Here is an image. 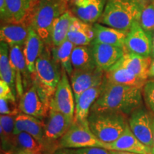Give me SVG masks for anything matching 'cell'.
<instances>
[{
  "label": "cell",
  "instance_id": "1",
  "mask_svg": "<svg viewBox=\"0 0 154 154\" xmlns=\"http://www.w3.org/2000/svg\"><path fill=\"white\" fill-rule=\"evenodd\" d=\"M143 88L113 84L103 79V89L90 111H113L129 116L140 106Z\"/></svg>",
  "mask_w": 154,
  "mask_h": 154
},
{
  "label": "cell",
  "instance_id": "2",
  "mask_svg": "<svg viewBox=\"0 0 154 154\" xmlns=\"http://www.w3.org/2000/svg\"><path fill=\"white\" fill-rule=\"evenodd\" d=\"M67 10V0H37L34 2L28 23L46 46H52L51 32L54 23Z\"/></svg>",
  "mask_w": 154,
  "mask_h": 154
},
{
  "label": "cell",
  "instance_id": "3",
  "mask_svg": "<svg viewBox=\"0 0 154 154\" xmlns=\"http://www.w3.org/2000/svg\"><path fill=\"white\" fill-rule=\"evenodd\" d=\"M50 47L45 46L35 63V72L32 76V83L37 88L42 99L49 105L61 79L63 68L54 59Z\"/></svg>",
  "mask_w": 154,
  "mask_h": 154
},
{
  "label": "cell",
  "instance_id": "4",
  "mask_svg": "<svg viewBox=\"0 0 154 154\" xmlns=\"http://www.w3.org/2000/svg\"><path fill=\"white\" fill-rule=\"evenodd\" d=\"M88 127L100 140L111 143L118 139L128 126V116L113 111H90Z\"/></svg>",
  "mask_w": 154,
  "mask_h": 154
},
{
  "label": "cell",
  "instance_id": "5",
  "mask_svg": "<svg viewBox=\"0 0 154 154\" xmlns=\"http://www.w3.org/2000/svg\"><path fill=\"white\" fill-rule=\"evenodd\" d=\"M142 7L136 0H108L100 24L121 30L128 31L138 22Z\"/></svg>",
  "mask_w": 154,
  "mask_h": 154
},
{
  "label": "cell",
  "instance_id": "6",
  "mask_svg": "<svg viewBox=\"0 0 154 154\" xmlns=\"http://www.w3.org/2000/svg\"><path fill=\"white\" fill-rule=\"evenodd\" d=\"M59 149H78L90 147L105 149L106 143L100 140L88 126L74 122L66 134L59 139Z\"/></svg>",
  "mask_w": 154,
  "mask_h": 154
},
{
  "label": "cell",
  "instance_id": "7",
  "mask_svg": "<svg viewBox=\"0 0 154 154\" xmlns=\"http://www.w3.org/2000/svg\"><path fill=\"white\" fill-rule=\"evenodd\" d=\"M68 74L63 69L61 79L49 103L50 109L62 113L69 119L74 121L75 99L74 92L69 80Z\"/></svg>",
  "mask_w": 154,
  "mask_h": 154
},
{
  "label": "cell",
  "instance_id": "8",
  "mask_svg": "<svg viewBox=\"0 0 154 154\" xmlns=\"http://www.w3.org/2000/svg\"><path fill=\"white\" fill-rule=\"evenodd\" d=\"M153 118L149 110L143 105L129 115L128 126L134 136L148 147L153 145Z\"/></svg>",
  "mask_w": 154,
  "mask_h": 154
},
{
  "label": "cell",
  "instance_id": "9",
  "mask_svg": "<svg viewBox=\"0 0 154 154\" xmlns=\"http://www.w3.org/2000/svg\"><path fill=\"white\" fill-rule=\"evenodd\" d=\"M23 46L14 45L9 47L10 62L15 76L17 97L19 99L32 84V74L26 65L23 53Z\"/></svg>",
  "mask_w": 154,
  "mask_h": 154
},
{
  "label": "cell",
  "instance_id": "10",
  "mask_svg": "<svg viewBox=\"0 0 154 154\" xmlns=\"http://www.w3.org/2000/svg\"><path fill=\"white\" fill-rule=\"evenodd\" d=\"M108 0H67L68 10L80 20L94 24L99 22Z\"/></svg>",
  "mask_w": 154,
  "mask_h": 154
},
{
  "label": "cell",
  "instance_id": "11",
  "mask_svg": "<svg viewBox=\"0 0 154 154\" xmlns=\"http://www.w3.org/2000/svg\"><path fill=\"white\" fill-rule=\"evenodd\" d=\"M18 107L20 112L42 121L47 118L50 111L49 105L42 99L33 83L19 98Z\"/></svg>",
  "mask_w": 154,
  "mask_h": 154
},
{
  "label": "cell",
  "instance_id": "12",
  "mask_svg": "<svg viewBox=\"0 0 154 154\" xmlns=\"http://www.w3.org/2000/svg\"><path fill=\"white\" fill-rule=\"evenodd\" d=\"M104 74L105 72L97 66L91 69L74 70L70 79L75 101L83 92L101 84L104 79Z\"/></svg>",
  "mask_w": 154,
  "mask_h": 154
},
{
  "label": "cell",
  "instance_id": "13",
  "mask_svg": "<svg viewBox=\"0 0 154 154\" xmlns=\"http://www.w3.org/2000/svg\"><path fill=\"white\" fill-rule=\"evenodd\" d=\"M124 48L126 52L151 57V34L147 33L139 22H134L127 34Z\"/></svg>",
  "mask_w": 154,
  "mask_h": 154
},
{
  "label": "cell",
  "instance_id": "14",
  "mask_svg": "<svg viewBox=\"0 0 154 154\" xmlns=\"http://www.w3.org/2000/svg\"><path fill=\"white\" fill-rule=\"evenodd\" d=\"M91 46L96 66L106 72L116 63L126 52L124 48L109 44L92 42Z\"/></svg>",
  "mask_w": 154,
  "mask_h": 154
},
{
  "label": "cell",
  "instance_id": "15",
  "mask_svg": "<svg viewBox=\"0 0 154 154\" xmlns=\"http://www.w3.org/2000/svg\"><path fill=\"white\" fill-rule=\"evenodd\" d=\"M103 89V81L101 84L88 88L81 94L75 101V112L74 122L88 126V117L92 106Z\"/></svg>",
  "mask_w": 154,
  "mask_h": 154
},
{
  "label": "cell",
  "instance_id": "16",
  "mask_svg": "<svg viewBox=\"0 0 154 154\" xmlns=\"http://www.w3.org/2000/svg\"><path fill=\"white\" fill-rule=\"evenodd\" d=\"M74 121L59 111L50 109L44 122V140L54 141L60 139L69 129Z\"/></svg>",
  "mask_w": 154,
  "mask_h": 154
},
{
  "label": "cell",
  "instance_id": "17",
  "mask_svg": "<svg viewBox=\"0 0 154 154\" xmlns=\"http://www.w3.org/2000/svg\"><path fill=\"white\" fill-rule=\"evenodd\" d=\"M106 149L111 151H126L138 154H152L151 149L140 141L131 131L129 126L119 136L118 139L111 143H106Z\"/></svg>",
  "mask_w": 154,
  "mask_h": 154
},
{
  "label": "cell",
  "instance_id": "18",
  "mask_svg": "<svg viewBox=\"0 0 154 154\" xmlns=\"http://www.w3.org/2000/svg\"><path fill=\"white\" fill-rule=\"evenodd\" d=\"M45 46L43 40L36 33V31L32 26L29 25L28 35L23 46V53L26 59L28 69L32 76L35 72L36 61L41 55Z\"/></svg>",
  "mask_w": 154,
  "mask_h": 154
},
{
  "label": "cell",
  "instance_id": "19",
  "mask_svg": "<svg viewBox=\"0 0 154 154\" xmlns=\"http://www.w3.org/2000/svg\"><path fill=\"white\" fill-rule=\"evenodd\" d=\"M22 131L32 135L43 145L44 141V122L43 121L20 112L15 117L14 135Z\"/></svg>",
  "mask_w": 154,
  "mask_h": 154
},
{
  "label": "cell",
  "instance_id": "20",
  "mask_svg": "<svg viewBox=\"0 0 154 154\" xmlns=\"http://www.w3.org/2000/svg\"><path fill=\"white\" fill-rule=\"evenodd\" d=\"M93 27L95 34L94 42L124 48L128 31L118 29L97 22L93 24Z\"/></svg>",
  "mask_w": 154,
  "mask_h": 154
},
{
  "label": "cell",
  "instance_id": "21",
  "mask_svg": "<svg viewBox=\"0 0 154 154\" xmlns=\"http://www.w3.org/2000/svg\"><path fill=\"white\" fill-rule=\"evenodd\" d=\"M95 38L93 24L74 17L67 39L75 46L90 45Z\"/></svg>",
  "mask_w": 154,
  "mask_h": 154
},
{
  "label": "cell",
  "instance_id": "22",
  "mask_svg": "<svg viewBox=\"0 0 154 154\" xmlns=\"http://www.w3.org/2000/svg\"><path fill=\"white\" fill-rule=\"evenodd\" d=\"M151 59V57H146L134 53L126 52L115 65L128 69L140 79L147 81L149 78L148 71Z\"/></svg>",
  "mask_w": 154,
  "mask_h": 154
},
{
  "label": "cell",
  "instance_id": "23",
  "mask_svg": "<svg viewBox=\"0 0 154 154\" xmlns=\"http://www.w3.org/2000/svg\"><path fill=\"white\" fill-rule=\"evenodd\" d=\"M29 23H12L2 24L0 29V40L9 47L14 45L23 46L28 35Z\"/></svg>",
  "mask_w": 154,
  "mask_h": 154
},
{
  "label": "cell",
  "instance_id": "24",
  "mask_svg": "<svg viewBox=\"0 0 154 154\" xmlns=\"http://www.w3.org/2000/svg\"><path fill=\"white\" fill-rule=\"evenodd\" d=\"M104 78L107 82L121 85L143 88L146 81L141 79L130 70L114 65L105 72Z\"/></svg>",
  "mask_w": 154,
  "mask_h": 154
},
{
  "label": "cell",
  "instance_id": "25",
  "mask_svg": "<svg viewBox=\"0 0 154 154\" xmlns=\"http://www.w3.org/2000/svg\"><path fill=\"white\" fill-rule=\"evenodd\" d=\"M75 45L68 39L59 46H51L50 48L51 56L55 61L61 64L62 68L66 71V74L70 77L72 76L74 68L72 64L71 57Z\"/></svg>",
  "mask_w": 154,
  "mask_h": 154
},
{
  "label": "cell",
  "instance_id": "26",
  "mask_svg": "<svg viewBox=\"0 0 154 154\" xmlns=\"http://www.w3.org/2000/svg\"><path fill=\"white\" fill-rule=\"evenodd\" d=\"M0 77L10 86L13 93L17 96L15 76L10 62L9 46L5 42H0Z\"/></svg>",
  "mask_w": 154,
  "mask_h": 154
},
{
  "label": "cell",
  "instance_id": "27",
  "mask_svg": "<svg viewBox=\"0 0 154 154\" xmlns=\"http://www.w3.org/2000/svg\"><path fill=\"white\" fill-rule=\"evenodd\" d=\"M73 16L69 10L55 20L51 32L52 46H59L67 39V36L72 23Z\"/></svg>",
  "mask_w": 154,
  "mask_h": 154
},
{
  "label": "cell",
  "instance_id": "28",
  "mask_svg": "<svg viewBox=\"0 0 154 154\" xmlns=\"http://www.w3.org/2000/svg\"><path fill=\"white\" fill-rule=\"evenodd\" d=\"M71 61L74 70L91 69L96 66L90 45L75 46L72 53Z\"/></svg>",
  "mask_w": 154,
  "mask_h": 154
},
{
  "label": "cell",
  "instance_id": "29",
  "mask_svg": "<svg viewBox=\"0 0 154 154\" xmlns=\"http://www.w3.org/2000/svg\"><path fill=\"white\" fill-rule=\"evenodd\" d=\"M6 2L15 23L28 22L34 0H6Z\"/></svg>",
  "mask_w": 154,
  "mask_h": 154
},
{
  "label": "cell",
  "instance_id": "30",
  "mask_svg": "<svg viewBox=\"0 0 154 154\" xmlns=\"http://www.w3.org/2000/svg\"><path fill=\"white\" fill-rule=\"evenodd\" d=\"M15 117L16 116L1 115L0 117L1 149L14 151Z\"/></svg>",
  "mask_w": 154,
  "mask_h": 154
},
{
  "label": "cell",
  "instance_id": "31",
  "mask_svg": "<svg viewBox=\"0 0 154 154\" xmlns=\"http://www.w3.org/2000/svg\"><path fill=\"white\" fill-rule=\"evenodd\" d=\"M44 146L28 133L22 131L14 136V151L42 152Z\"/></svg>",
  "mask_w": 154,
  "mask_h": 154
},
{
  "label": "cell",
  "instance_id": "32",
  "mask_svg": "<svg viewBox=\"0 0 154 154\" xmlns=\"http://www.w3.org/2000/svg\"><path fill=\"white\" fill-rule=\"evenodd\" d=\"M138 22L147 33L151 34L154 32V2L142 9Z\"/></svg>",
  "mask_w": 154,
  "mask_h": 154
},
{
  "label": "cell",
  "instance_id": "33",
  "mask_svg": "<svg viewBox=\"0 0 154 154\" xmlns=\"http://www.w3.org/2000/svg\"><path fill=\"white\" fill-rule=\"evenodd\" d=\"M19 109L16 103V99L0 98V113L1 115L17 116Z\"/></svg>",
  "mask_w": 154,
  "mask_h": 154
},
{
  "label": "cell",
  "instance_id": "34",
  "mask_svg": "<svg viewBox=\"0 0 154 154\" xmlns=\"http://www.w3.org/2000/svg\"><path fill=\"white\" fill-rule=\"evenodd\" d=\"M143 97L148 109L154 113V78L146 82L143 87Z\"/></svg>",
  "mask_w": 154,
  "mask_h": 154
},
{
  "label": "cell",
  "instance_id": "35",
  "mask_svg": "<svg viewBox=\"0 0 154 154\" xmlns=\"http://www.w3.org/2000/svg\"><path fill=\"white\" fill-rule=\"evenodd\" d=\"M0 18H1L2 24L15 23L7 7L6 0H0Z\"/></svg>",
  "mask_w": 154,
  "mask_h": 154
},
{
  "label": "cell",
  "instance_id": "36",
  "mask_svg": "<svg viewBox=\"0 0 154 154\" xmlns=\"http://www.w3.org/2000/svg\"><path fill=\"white\" fill-rule=\"evenodd\" d=\"M73 150L75 154H111L110 150L99 147H90Z\"/></svg>",
  "mask_w": 154,
  "mask_h": 154
},
{
  "label": "cell",
  "instance_id": "37",
  "mask_svg": "<svg viewBox=\"0 0 154 154\" xmlns=\"http://www.w3.org/2000/svg\"><path fill=\"white\" fill-rule=\"evenodd\" d=\"M0 98H12L16 99L10 86L3 80H0Z\"/></svg>",
  "mask_w": 154,
  "mask_h": 154
},
{
  "label": "cell",
  "instance_id": "38",
  "mask_svg": "<svg viewBox=\"0 0 154 154\" xmlns=\"http://www.w3.org/2000/svg\"><path fill=\"white\" fill-rule=\"evenodd\" d=\"M54 154H75L74 150L71 149H59L56 151Z\"/></svg>",
  "mask_w": 154,
  "mask_h": 154
},
{
  "label": "cell",
  "instance_id": "39",
  "mask_svg": "<svg viewBox=\"0 0 154 154\" xmlns=\"http://www.w3.org/2000/svg\"><path fill=\"white\" fill-rule=\"evenodd\" d=\"M148 77L149 78H154V59L152 58L151 63L148 71Z\"/></svg>",
  "mask_w": 154,
  "mask_h": 154
},
{
  "label": "cell",
  "instance_id": "40",
  "mask_svg": "<svg viewBox=\"0 0 154 154\" xmlns=\"http://www.w3.org/2000/svg\"><path fill=\"white\" fill-rule=\"evenodd\" d=\"M13 154H42V152H35V151H14Z\"/></svg>",
  "mask_w": 154,
  "mask_h": 154
},
{
  "label": "cell",
  "instance_id": "41",
  "mask_svg": "<svg viewBox=\"0 0 154 154\" xmlns=\"http://www.w3.org/2000/svg\"><path fill=\"white\" fill-rule=\"evenodd\" d=\"M136 1L139 4L140 7H141L142 9H143L145 6L154 2V0H136Z\"/></svg>",
  "mask_w": 154,
  "mask_h": 154
},
{
  "label": "cell",
  "instance_id": "42",
  "mask_svg": "<svg viewBox=\"0 0 154 154\" xmlns=\"http://www.w3.org/2000/svg\"><path fill=\"white\" fill-rule=\"evenodd\" d=\"M151 57L154 59V32L151 34Z\"/></svg>",
  "mask_w": 154,
  "mask_h": 154
},
{
  "label": "cell",
  "instance_id": "43",
  "mask_svg": "<svg viewBox=\"0 0 154 154\" xmlns=\"http://www.w3.org/2000/svg\"><path fill=\"white\" fill-rule=\"evenodd\" d=\"M111 154H138V153H130V152H126V151H111Z\"/></svg>",
  "mask_w": 154,
  "mask_h": 154
},
{
  "label": "cell",
  "instance_id": "44",
  "mask_svg": "<svg viewBox=\"0 0 154 154\" xmlns=\"http://www.w3.org/2000/svg\"><path fill=\"white\" fill-rule=\"evenodd\" d=\"M152 154H154V116L153 118V145L151 148Z\"/></svg>",
  "mask_w": 154,
  "mask_h": 154
},
{
  "label": "cell",
  "instance_id": "45",
  "mask_svg": "<svg viewBox=\"0 0 154 154\" xmlns=\"http://www.w3.org/2000/svg\"><path fill=\"white\" fill-rule=\"evenodd\" d=\"M13 153H14L13 150L1 149V153H0V154H13Z\"/></svg>",
  "mask_w": 154,
  "mask_h": 154
}]
</instances>
